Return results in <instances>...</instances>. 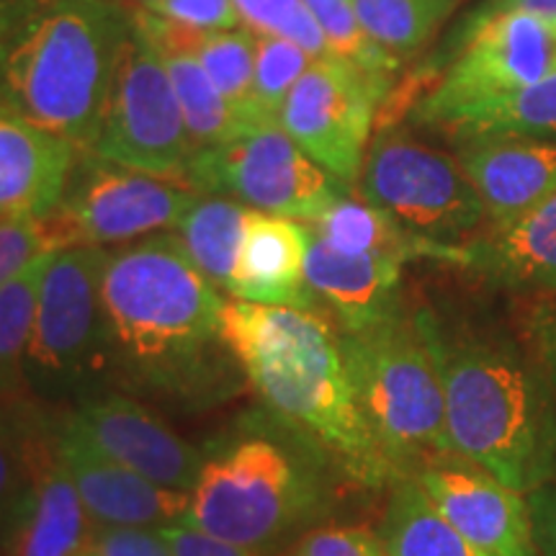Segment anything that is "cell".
<instances>
[{"label":"cell","instance_id":"37","mask_svg":"<svg viewBox=\"0 0 556 556\" xmlns=\"http://www.w3.org/2000/svg\"><path fill=\"white\" fill-rule=\"evenodd\" d=\"M150 13L193 31H227L240 26L232 0H163Z\"/></svg>","mask_w":556,"mask_h":556},{"label":"cell","instance_id":"20","mask_svg":"<svg viewBox=\"0 0 556 556\" xmlns=\"http://www.w3.org/2000/svg\"><path fill=\"white\" fill-rule=\"evenodd\" d=\"M307 250L309 229L304 222L250 208L227 294L270 307L317 309L304 276Z\"/></svg>","mask_w":556,"mask_h":556},{"label":"cell","instance_id":"24","mask_svg":"<svg viewBox=\"0 0 556 556\" xmlns=\"http://www.w3.org/2000/svg\"><path fill=\"white\" fill-rule=\"evenodd\" d=\"M304 225L315 238L348 255H384V258L400 261L402 266L415 258L443 261L451 266L462 263V245H438L433 240L409 232L384 208L358 197V191L338 199L319 217Z\"/></svg>","mask_w":556,"mask_h":556},{"label":"cell","instance_id":"39","mask_svg":"<svg viewBox=\"0 0 556 556\" xmlns=\"http://www.w3.org/2000/svg\"><path fill=\"white\" fill-rule=\"evenodd\" d=\"M160 536L165 539L173 556H261L253 548L232 544L227 539H217L212 533H204L186 523L160 528Z\"/></svg>","mask_w":556,"mask_h":556},{"label":"cell","instance_id":"35","mask_svg":"<svg viewBox=\"0 0 556 556\" xmlns=\"http://www.w3.org/2000/svg\"><path fill=\"white\" fill-rule=\"evenodd\" d=\"M75 248L58 214L50 217H0V289L29 270L45 255Z\"/></svg>","mask_w":556,"mask_h":556},{"label":"cell","instance_id":"5","mask_svg":"<svg viewBox=\"0 0 556 556\" xmlns=\"http://www.w3.org/2000/svg\"><path fill=\"white\" fill-rule=\"evenodd\" d=\"M330 467V456L281 417L250 422L206 454L184 523L276 556L325 516Z\"/></svg>","mask_w":556,"mask_h":556},{"label":"cell","instance_id":"9","mask_svg":"<svg viewBox=\"0 0 556 556\" xmlns=\"http://www.w3.org/2000/svg\"><path fill=\"white\" fill-rule=\"evenodd\" d=\"M356 191L409 232L438 245H464L486 222L482 199L462 163L407 129H377Z\"/></svg>","mask_w":556,"mask_h":556},{"label":"cell","instance_id":"15","mask_svg":"<svg viewBox=\"0 0 556 556\" xmlns=\"http://www.w3.org/2000/svg\"><path fill=\"white\" fill-rule=\"evenodd\" d=\"M54 456L73 479L90 520L106 528H165L184 523L191 495L165 490L122 467L83 433L73 415L54 417Z\"/></svg>","mask_w":556,"mask_h":556},{"label":"cell","instance_id":"41","mask_svg":"<svg viewBox=\"0 0 556 556\" xmlns=\"http://www.w3.org/2000/svg\"><path fill=\"white\" fill-rule=\"evenodd\" d=\"M484 3L497 11H531L556 18V0H484Z\"/></svg>","mask_w":556,"mask_h":556},{"label":"cell","instance_id":"42","mask_svg":"<svg viewBox=\"0 0 556 556\" xmlns=\"http://www.w3.org/2000/svg\"><path fill=\"white\" fill-rule=\"evenodd\" d=\"M539 336H541V353H544L546 364L556 377V319H548V323L541 325Z\"/></svg>","mask_w":556,"mask_h":556},{"label":"cell","instance_id":"44","mask_svg":"<svg viewBox=\"0 0 556 556\" xmlns=\"http://www.w3.org/2000/svg\"><path fill=\"white\" fill-rule=\"evenodd\" d=\"M426 3L430 5V11L435 13V18L443 24V21H446L451 13H454V9L458 3H462V0H426Z\"/></svg>","mask_w":556,"mask_h":556},{"label":"cell","instance_id":"38","mask_svg":"<svg viewBox=\"0 0 556 556\" xmlns=\"http://www.w3.org/2000/svg\"><path fill=\"white\" fill-rule=\"evenodd\" d=\"M96 556H173L160 528H106L96 526Z\"/></svg>","mask_w":556,"mask_h":556},{"label":"cell","instance_id":"3","mask_svg":"<svg viewBox=\"0 0 556 556\" xmlns=\"http://www.w3.org/2000/svg\"><path fill=\"white\" fill-rule=\"evenodd\" d=\"M435 356L456 456L531 495L556 475V400L548 379L516 345L448 332L417 312Z\"/></svg>","mask_w":556,"mask_h":556},{"label":"cell","instance_id":"26","mask_svg":"<svg viewBox=\"0 0 556 556\" xmlns=\"http://www.w3.org/2000/svg\"><path fill=\"white\" fill-rule=\"evenodd\" d=\"M379 536L387 556H484L441 516L415 477L392 482Z\"/></svg>","mask_w":556,"mask_h":556},{"label":"cell","instance_id":"4","mask_svg":"<svg viewBox=\"0 0 556 556\" xmlns=\"http://www.w3.org/2000/svg\"><path fill=\"white\" fill-rule=\"evenodd\" d=\"M129 31L124 0H26L0 37V103L93 150Z\"/></svg>","mask_w":556,"mask_h":556},{"label":"cell","instance_id":"36","mask_svg":"<svg viewBox=\"0 0 556 556\" xmlns=\"http://www.w3.org/2000/svg\"><path fill=\"white\" fill-rule=\"evenodd\" d=\"M287 556H387L379 531L364 526H317Z\"/></svg>","mask_w":556,"mask_h":556},{"label":"cell","instance_id":"22","mask_svg":"<svg viewBox=\"0 0 556 556\" xmlns=\"http://www.w3.org/2000/svg\"><path fill=\"white\" fill-rule=\"evenodd\" d=\"M135 18L155 41L165 60V67H168L186 131H189L191 155L219 148L229 139L245 135L238 116L227 106L225 96L219 93L217 86L206 75V70L201 67L197 52H193L204 31L186 29V26L173 24V21L160 18L155 13L142 9H135Z\"/></svg>","mask_w":556,"mask_h":556},{"label":"cell","instance_id":"33","mask_svg":"<svg viewBox=\"0 0 556 556\" xmlns=\"http://www.w3.org/2000/svg\"><path fill=\"white\" fill-rule=\"evenodd\" d=\"M304 5L315 16L336 58L353 62V65L366 70V73L379 75V78L394 80L400 62L389 58L384 50H379L366 37L351 0H304Z\"/></svg>","mask_w":556,"mask_h":556},{"label":"cell","instance_id":"11","mask_svg":"<svg viewBox=\"0 0 556 556\" xmlns=\"http://www.w3.org/2000/svg\"><path fill=\"white\" fill-rule=\"evenodd\" d=\"M96 155L186 186L191 142L163 54L131 9V31L111 86ZM189 189V186H186Z\"/></svg>","mask_w":556,"mask_h":556},{"label":"cell","instance_id":"30","mask_svg":"<svg viewBox=\"0 0 556 556\" xmlns=\"http://www.w3.org/2000/svg\"><path fill=\"white\" fill-rule=\"evenodd\" d=\"M197 58L214 86L225 96L227 106L238 116L242 131L266 127L255 111V34L238 26L227 31H204L197 41Z\"/></svg>","mask_w":556,"mask_h":556},{"label":"cell","instance_id":"45","mask_svg":"<svg viewBox=\"0 0 556 556\" xmlns=\"http://www.w3.org/2000/svg\"><path fill=\"white\" fill-rule=\"evenodd\" d=\"M124 3L131 5V9H142V11H152L157 3H163V0H124Z\"/></svg>","mask_w":556,"mask_h":556},{"label":"cell","instance_id":"17","mask_svg":"<svg viewBox=\"0 0 556 556\" xmlns=\"http://www.w3.org/2000/svg\"><path fill=\"white\" fill-rule=\"evenodd\" d=\"M456 160L482 199L490 225L516 219L556 193L554 142L475 137L456 144Z\"/></svg>","mask_w":556,"mask_h":556},{"label":"cell","instance_id":"16","mask_svg":"<svg viewBox=\"0 0 556 556\" xmlns=\"http://www.w3.org/2000/svg\"><path fill=\"white\" fill-rule=\"evenodd\" d=\"M441 516L484 556H541L528 497L451 454L413 475Z\"/></svg>","mask_w":556,"mask_h":556},{"label":"cell","instance_id":"6","mask_svg":"<svg viewBox=\"0 0 556 556\" xmlns=\"http://www.w3.org/2000/svg\"><path fill=\"white\" fill-rule=\"evenodd\" d=\"M338 336L361 413L397 475L413 477L454 454L441 377L417 312L397 309L371 328Z\"/></svg>","mask_w":556,"mask_h":556},{"label":"cell","instance_id":"23","mask_svg":"<svg viewBox=\"0 0 556 556\" xmlns=\"http://www.w3.org/2000/svg\"><path fill=\"white\" fill-rule=\"evenodd\" d=\"M93 533L96 523L52 443L39 458L24 516L3 556H78L93 544Z\"/></svg>","mask_w":556,"mask_h":556},{"label":"cell","instance_id":"46","mask_svg":"<svg viewBox=\"0 0 556 556\" xmlns=\"http://www.w3.org/2000/svg\"><path fill=\"white\" fill-rule=\"evenodd\" d=\"M78 556H96V552H93V548H88V552H83V554H78Z\"/></svg>","mask_w":556,"mask_h":556},{"label":"cell","instance_id":"27","mask_svg":"<svg viewBox=\"0 0 556 556\" xmlns=\"http://www.w3.org/2000/svg\"><path fill=\"white\" fill-rule=\"evenodd\" d=\"M248 214L245 204L229 197H199L176 225V238L189 258L222 291L232 283Z\"/></svg>","mask_w":556,"mask_h":556},{"label":"cell","instance_id":"8","mask_svg":"<svg viewBox=\"0 0 556 556\" xmlns=\"http://www.w3.org/2000/svg\"><path fill=\"white\" fill-rule=\"evenodd\" d=\"M106 258L109 248L75 245L47 263L24 366L26 389L45 407H73L111 387L101 296Z\"/></svg>","mask_w":556,"mask_h":556},{"label":"cell","instance_id":"43","mask_svg":"<svg viewBox=\"0 0 556 556\" xmlns=\"http://www.w3.org/2000/svg\"><path fill=\"white\" fill-rule=\"evenodd\" d=\"M26 0H0V37H3V31L9 29L11 21L16 18V13L21 11V5H24Z\"/></svg>","mask_w":556,"mask_h":556},{"label":"cell","instance_id":"2","mask_svg":"<svg viewBox=\"0 0 556 556\" xmlns=\"http://www.w3.org/2000/svg\"><path fill=\"white\" fill-rule=\"evenodd\" d=\"M222 340L266 407L315 441L340 475L364 486L402 479L361 413L340 336L317 309L225 299Z\"/></svg>","mask_w":556,"mask_h":556},{"label":"cell","instance_id":"10","mask_svg":"<svg viewBox=\"0 0 556 556\" xmlns=\"http://www.w3.org/2000/svg\"><path fill=\"white\" fill-rule=\"evenodd\" d=\"M186 186L201 197H229L255 212L299 222H312L356 191L317 165L281 124H266L191 155Z\"/></svg>","mask_w":556,"mask_h":556},{"label":"cell","instance_id":"12","mask_svg":"<svg viewBox=\"0 0 556 556\" xmlns=\"http://www.w3.org/2000/svg\"><path fill=\"white\" fill-rule=\"evenodd\" d=\"M392 83L340 58L312 60L291 88L278 124L317 165L356 189Z\"/></svg>","mask_w":556,"mask_h":556},{"label":"cell","instance_id":"40","mask_svg":"<svg viewBox=\"0 0 556 556\" xmlns=\"http://www.w3.org/2000/svg\"><path fill=\"white\" fill-rule=\"evenodd\" d=\"M528 497L533 539L541 556H556V484L548 482L533 490Z\"/></svg>","mask_w":556,"mask_h":556},{"label":"cell","instance_id":"34","mask_svg":"<svg viewBox=\"0 0 556 556\" xmlns=\"http://www.w3.org/2000/svg\"><path fill=\"white\" fill-rule=\"evenodd\" d=\"M240 24L258 37L289 39L312 60H332L328 39L304 0H232Z\"/></svg>","mask_w":556,"mask_h":556},{"label":"cell","instance_id":"1","mask_svg":"<svg viewBox=\"0 0 556 556\" xmlns=\"http://www.w3.org/2000/svg\"><path fill=\"white\" fill-rule=\"evenodd\" d=\"M101 296L114 389L155 405L206 409L248 381L222 340L225 296L176 232L109 250Z\"/></svg>","mask_w":556,"mask_h":556},{"label":"cell","instance_id":"25","mask_svg":"<svg viewBox=\"0 0 556 556\" xmlns=\"http://www.w3.org/2000/svg\"><path fill=\"white\" fill-rule=\"evenodd\" d=\"M52 422L34 397L0 405V556L24 516L39 458L52 446Z\"/></svg>","mask_w":556,"mask_h":556},{"label":"cell","instance_id":"13","mask_svg":"<svg viewBox=\"0 0 556 556\" xmlns=\"http://www.w3.org/2000/svg\"><path fill=\"white\" fill-rule=\"evenodd\" d=\"M199 197L173 180L80 150L54 214L67 227L73 245L119 248L176 229Z\"/></svg>","mask_w":556,"mask_h":556},{"label":"cell","instance_id":"21","mask_svg":"<svg viewBox=\"0 0 556 556\" xmlns=\"http://www.w3.org/2000/svg\"><path fill=\"white\" fill-rule=\"evenodd\" d=\"M458 266L505 289L556 291V193L464 242Z\"/></svg>","mask_w":556,"mask_h":556},{"label":"cell","instance_id":"19","mask_svg":"<svg viewBox=\"0 0 556 556\" xmlns=\"http://www.w3.org/2000/svg\"><path fill=\"white\" fill-rule=\"evenodd\" d=\"M309 229V227H307ZM307 289L340 332H358L402 309V263L384 255H348L309 232Z\"/></svg>","mask_w":556,"mask_h":556},{"label":"cell","instance_id":"29","mask_svg":"<svg viewBox=\"0 0 556 556\" xmlns=\"http://www.w3.org/2000/svg\"><path fill=\"white\" fill-rule=\"evenodd\" d=\"M52 255L39 258L29 270L0 289V405L31 397L24 377L26 351L37 317L41 278Z\"/></svg>","mask_w":556,"mask_h":556},{"label":"cell","instance_id":"32","mask_svg":"<svg viewBox=\"0 0 556 556\" xmlns=\"http://www.w3.org/2000/svg\"><path fill=\"white\" fill-rule=\"evenodd\" d=\"M309 65L312 58L294 41L255 34L253 99L263 122L278 124V114H281L291 88L307 73Z\"/></svg>","mask_w":556,"mask_h":556},{"label":"cell","instance_id":"31","mask_svg":"<svg viewBox=\"0 0 556 556\" xmlns=\"http://www.w3.org/2000/svg\"><path fill=\"white\" fill-rule=\"evenodd\" d=\"M361 29L400 65L426 50L441 26L426 0H351Z\"/></svg>","mask_w":556,"mask_h":556},{"label":"cell","instance_id":"28","mask_svg":"<svg viewBox=\"0 0 556 556\" xmlns=\"http://www.w3.org/2000/svg\"><path fill=\"white\" fill-rule=\"evenodd\" d=\"M441 135L456 144L475 137L556 139V73L464 111Z\"/></svg>","mask_w":556,"mask_h":556},{"label":"cell","instance_id":"7","mask_svg":"<svg viewBox=\"0 0 556 556\" xmlns=\"http://www.w3.org/2000/svg\"><path fill=\"white\" fill-rule=\"evenodd\" d=\"M556 73V18L497 11L479 3L458 21L446 45L420 73L413 99L415 127L438 131L464 111Z\"/></svg>","mask_w":556,"mask_h":556},{"label":"cell","instance_id":"14","mask_svg":"<svg viewBox=\"0 0 556 556\" xmlns=\"http://www.w3.org/2000/svg\"><path fill=\"white\" fill-rule=\"evenodd\" d=\"M83 433L122 467L165 490L191 495L206 451L180 438L155 409L122 389H101L70 407Z\"/></svg>","mask_w":556,"mask_h":556},{"label":"cell","instance_id":"18","mask_svg":"<svg viewBox=\"0 0 556 556\" xmlns=\"http://www.w3.org/2000/svg\"><path fill=\"white\" fill-rule=\"evenodd\" d=\"M78 148L0 103V217L58 212Z\"/></svg>","mask_w":556,"mask_h":556}]
</instances>
